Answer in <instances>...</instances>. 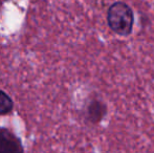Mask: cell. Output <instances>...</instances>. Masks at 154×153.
Segmentation results:
<instances>
[{
	"label": "cell",
	"mask_w": 154,
	"mask_h": 153,
	"mask_svg": "<svg viewBox=\"0 0 154 153\" xmlns=\"http://www.w3.org/2000/svg\"><path fill=\"white\" fill-rule=\"evenodd\" d=\"M14 108L15 103L13 98L8 92L0 89V116L11 115L14 111Z\"/></svg>",
	"instance_id": "cell-4"
},
{
	"label": "cell",
	"mask_w": 154,
	"mask_h": 153,
	"mask_svg": "<svg viewBox=\"0 0 154 153\" xmlns=\"http://www.w3.org/2000/svg\"><path fill=\"white\" fill-rule=\"evenodd\" d=\"M0 153H24L22 139L3 126H0Z\"/></svg>",
	"instance_id": "cell-2"
},
{
	"label": "cell",
	"mask_w": 154,
	"mask_h": 153,
	"mask_svg": "<svg viewBox=\"0 0 154 153\" xmlns=\"http://www.w3.org/2000/svg\"><path fill=\"white\" fill-rule=\"evenodd\" d=\"M107 24L111 32L120 37H128L133 32L135 17L132 8L124 1L110 4L106 15Z\"/></svg>",
	"instance_id": "cell-1"
},
{
	"label": "cell",
	"mask_w": 154,
	"mask_h": 153,
	"mask_svg": "<svg viewBox=\"0 0 154 153\" xmlns=\"http://www.w3.org/2000/svg\"><path fill=\"white\" fill-rule=\"evenodd\" d=\"M107 113V105L99 99L89 101L85 109V118L90 124L100 123Z\"/></svg>",
	"instance_id": "cell-3"
},
{
	"label": "cell",
	"mask_w": 154,
	"mask_h": 153,
	"mask_svg": "<svg viewBox=\"0 0 154 153\" xmlns=\"http://www.w3.org/2000/svg\"><path fill=\"white\" fill-rule=\"evenodd\" d=\"M1 6H2V0H0V11H1Z\"/></svg>",
	"instance_id": "cell-5"
}]
</instances>
